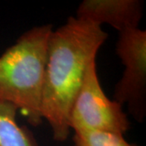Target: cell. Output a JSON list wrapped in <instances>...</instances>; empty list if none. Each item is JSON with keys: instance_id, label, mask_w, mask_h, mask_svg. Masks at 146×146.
<instances>
[{"instance_id": "obj_1", "label": "cell", "mask_w": 146, "mask_h": 146, "mask_svg": "<svg viewBox=\"0 0 146 146\" xmlns=\"http://www.w3.org/2000/svg\"><path fill=\"white\" fill-rule=\"evenodd\" d=\"M108 37L102 27L70 16L51 32L42 91V119L48 122L54 140L67 141L71 132L69 116L89 64L96 59Z\"/></svg>"}, {"instance_id": "obj_2", "label": "cell", "mask_w": 146, "mask_h": 146, "mask_svg": "<svg viewBox=\"0 0 146 146\" xmlns=\"http://www.w3.org/2000/svg\"><path fill=\"white\" fill-rule=\"evenodd\" d=\"M51 24L24 33L0 55V102L21 110L33 127L42 122V101Z\"/></svg>"}, {"instance_id": "obj_3", "label": "cell", "mask_w": 146, "mask_h": 146, "mask_svg": "<svg viewBox=\"0 0 146 146\" xmlns=\"http://www.w3.org/2000/svg\"><path fill=\"white\" fill-rule=\"evenodd\" d=\"M130 121L122 105L109 99L101 86L96 59L89 63L69 116L70 129L100 130L124 134Z\"/></svg>"}, {"instance_id": "obj_4", "label": "cell", "mask_w": 146, "mask_h": 146, "mask_svg": "<svg viewBox=\"0 0 146 146\" xmlns=\"http://www.w3.org/2000/svg\"><path fill=\"white\" fill-rule=\"evenodd\" d=\"M115 50L124 71L115 85V101L127 104L129 114L143 122L146 115V31L136 28L119 33Z\"/></svg>"}, {"instance_id": "obj_5", "label": "cell", "mask_w": 146, "mask_h": 146, "mask_svg": "<svg viewBox=\"0 0 146 146\" xmlns=\"http://www.w3.org/2000/svg\"><path fill=\"white\" fill-rule=\"evenodd\" d=\"M142 16L143 4L139 0H84L76 17L101 27L109 25L120 33L139 28Z\"/></svg>"}, {"instance_id": "obj_6", "label": "cell", "mask_w": 146, "mask_h": 146, "mask_svg": "<svg viewBox=\"0 0 146 146\" xmlns=\"http://www.w3.org/2000/svg\"><path fill=\"white\" fill-rule=\"evenodd\" d=\"M18 109L0 102V146H37L32 133L16 122Z\"/></svg>"}, {"instance_id": "obj_7", "label": "cell", "mask_w": 146, "mask_h": 146, "mask_svg": "<svg viewBox=\"0 0 146 146\" xmlns=\"http://www.w3.org/2000/svg\"><path fill=\"white\" fill-rule=\"evenodd\" d=\"M73 141L76 146H137L126 141L123 134L108 131H76Z\"/></svg>"}]
</instances>
